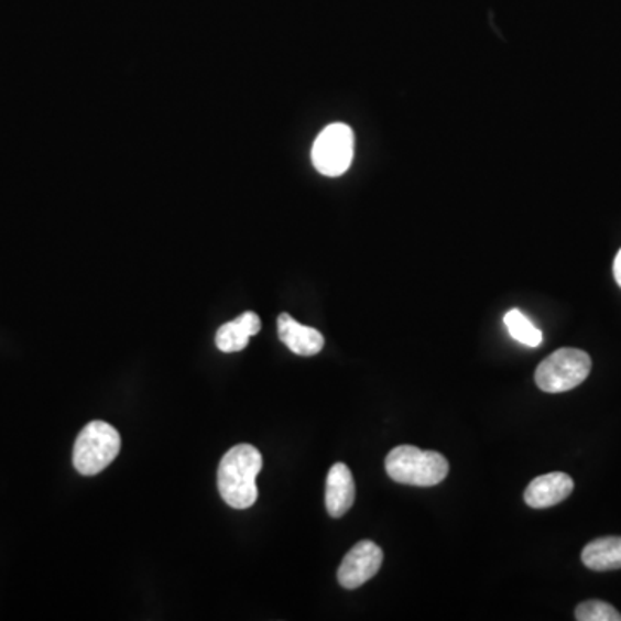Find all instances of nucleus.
Returning a JSON list of instances; mask_svg holds the SVG:
<instances>
[{
  "label": "nucleus",
  "instance_id": "20e7f679",
  "mask_svg": "<svg viewBox=\"0 0 621 621\" xmlns=\"http://www.w3.org/2000/svg\"><path fill=\"white\" fill-rule=\"evenodd\" d=\"M592 359L580 349H558L538 364L535 383L547 394H562L586 382Z\"/></svg>",
  "mask_w": 621,
  "mask_h": 621
},
{
  "label": "nucleus",
  "instance_id": "4468645a",
  "mask_svg": "<svg viewBox=\"0 0 621 621\" xmlns=\"http://www.w3.org/2000/svg\"><path fill=\"white\" fill-rule=\"evenodd\" d=\"M613 273L614 279H617L618 285H620L621 287V249L617 254V259H614Z\"/></svg>",
  "mask_w": 621,
  "mask_h": 621
},
{
  "label": "nucleus",
  "instance_id": "7ed1b4c3",
  "mask_svg": "<svg viewBox=\"0 0 621 621\" xmlns=\"http://www.w3.org/2000/svg\"><path fill=\"white\" fill-rule=\"evenodd\" d=\"M120 449L121 437L115 426L96 420L78 434L73 449V465L78 473L92 477L106 470L120 455Z\"/></svg>",
  "mask_w": 621,
  "mask_h": 621
},
{
  "label": "nucleus",
  "instance_id": "ddd939ff",
  "mask_svg": "<svg viewBox=\"0 0 621 621\" xmlns=\"http://www.w3.org/2000/svg\"><path fill=\"white\" fill-rule=\"evenodd\" d=\"M575 618L578 621H621L620 611L604 601H586L577 606Z\"/></svg>",
  "mask_w": 621,
  "mask_h": 621
},
{
  "label": "nucleus",
  "instance_id": "1a4fd4ad",
  "mask_svg": "<svg viewBox=\"0 0 621 621\" xmlns=\"http://www.w3.org/2000/svg\"><path fill=\"white\" fill-rule=\"evenodd\" d=\"M279 337L297 356H315L325 346V339L316 328L295 322L288 313L279 316Z\"/></svg>",
  "mask_w": 621,
  "mask_h": 621
},
{
  "label": "nucleus",
  "instance_id": "f03ea898",
  "mask_svg": "<svg viewBox=\"0 0 621 621\" xmlns=\"http://www.w3.org/2000/svg\"><path fill=\"white\" fill-rule=\"evenodd\" d=\"M386 475L394 482L413 487H434L446 480L449 462L435 450L397 446L385 458Z\"/></svg>",
  "mask_w": 621,
  "mask_h": 621
},
{
  "label": "nucleus",
  "instance_id": "9b49d317",
  "mask_svg": "<svg viewBox=\"0 0 621 621\" xmlns=\"http://www.w3.org/2000/svg\"><path fill=\"white\" fill-rule=\"evenodd\" d=\"M581 562L593 571L621 569V537H602L589 542L581 551Z\"/></svg>",
  "mask_w": 621,
  "mask_h": 621
},
{
  "label": "nucleus",
  "instance_id": "0eeeda50",
  "mask_svg": "<svg viewBox=\"0 0 621 621\" xmlns=\"http://www.w3.org/2000/svg\"><path fill=\"white\" fill-rule=\"evenodd\" d=\"M574 480L562 471L541 475L530 482L525 490V502L534 510H546L565 501L574 492Z\"/></svg>",
  "mask_w": 621,
  "mask_h": 621
},
{
  "label": "nucleus",
  "instance_id": "9d476101",
  "mask_svg": "<svg viewBox=\"0 0 621 621\" xmlns=\"http://www.w3.org/2000/svg\"><path fill=\"white\" fill-rule=\"evenodd\" d=\"M261 330V318L255 313L248 310L233 322L225 323L224 327L216 331V347L219 351L239 352L249 346V340Z\"/></svg>",
  "mask_w": 621,
  "mask_h": 621
},
{
  "label": "nucleus",
  "instance_id": "39448f33",
  "mask_svg": "<svg viewBox=\"0 0 621 621\" xmlns=\"http://www.w3.org/2000/svg\"><path fill=\"white\" fill-rule=\"evenodd\" d=\"M313 164L322 175L340 176L355 157V133L342 123L328 124L313 145Z\"/></svg>",
  "mask_w": 621,
  "mask_h": 621
},
{
  "label": "nucleus",
  "instance_id": "423d86ee",
  "mask_svg": "<svg viewBox=\"0 0 621 621\" xmlns=\"http://www.w3.org/2000/svg\"><path fill=\"white\" fill-rule=\"evenodd\" d=\"M383 551L374 542L361 541L344 556L337 578L344 589H358L379 574L382 568Z\"/></svg>",
  "mask_w": 621,
  "mask_h": 621
},
{
  "label": "nucleus",
  "instance_id": "f257e3e1",
  "mask_svg": "<svg viewBox=\"0 0 621 621\" xmlns=\"http://www.w3.org/2000/svg\"><path fill=\"white\" fill-rule=\"evenodd\" d=\"M263 470V456L249 444L231 447L218 468V489L228 506L248 510L258 501L255 478Z\"/></svg>",
  "mask_w": 621,
  "mask_h": 621
},
{
  "label": "nucleus",
  "instance_id": "6e6552de",
  "mask_svg": "<svg viewBox=\"0 0 621 621\" xmlns=\"http://www.w3.org/2000/svg\"><path fill=\"white\" fill-rule=\"evenodd\" d=\"M356 499L355 478L349 466L335 462L328 471L325 502L331 518H340L351 510Z\"/></svg>",
  "mask_w": 621,
  "mask_h": 621
},
{
  "label": "nucleus",
  "instance_id": "f8f14e48",
  "mask_svg": "<svg viewBox=\"0 0 621 621\" xmlns=\"http://www.w3.org/2000/svg\"><path fill=\"white\" fill-rule=\"evenodd\" d=\"M504 325L511 337L526 347H538L542 344V331L530 322L522 310L511 309L504 316Z\"/></svg>",
  "mask_w": 621,
  "mask_h": 621
}]
</instances>
